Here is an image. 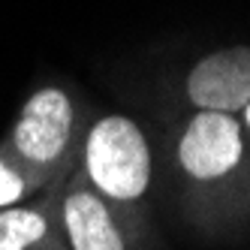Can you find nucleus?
Segmentation results:
<instances>
[{
    "instance_id": "2",
    "label": "nucleus",
    "mask_w": 250,
    "mask_h": 250,
    "mask_svg": "<svg viewBox=\"0 0 250 250\" xmlns=\"http://www.w3.org/2000/svg\"><path fill=\"white\" fill-rule=\"evenodd\" d=\"M73 133V103L61 87H42L21 109L12 127V148L30 166H48L63 154Z\"/></svg>"
},
{
    "instance_id": "1",
    "label": "nucleus",
    "mask_w": 250,
    "mask_h": 250,
    "mask_svg": "<svg viewBox=\"0 0 250 250\" xmlns=\"http://www.w3.org/2000/svg\"><path fill=\"white\" fill-rule=\"evenodd\" d=\"M91 181L112 199H136L151 181V154L142 130L130 118L109 115L94 124L84 148Z\"/></svg>"
},
{
    "instance_id": "7",
    "label": "nucleus",
    "mask_w": 250,
    "mask_h": 250,
    "mask_svg": "<svg viewBox=\"0 0 250 250\" xmlns=\"http://www.w3.org/2000/svg\"><path fill=\"white\" fill-rule=\"evenodd\" d=\"M24 190H27V178L15 169L9 160L0 157V211L12 202H19L24 196Z\"/></svg>"
},
{
    "instance_id": "3",
    "label": "nucleus",
    "mask_w": 250,
    "mask_h": 250,
    "mask_svg": "<svg viewBox=\"0 0 250 250\" xmlns=\"http://www.w3.org/2000/svg\"><path fill=\"white\" fill-rule=\"evenodd\" d=\"M241 127L235 118L223 112H199L181 136L178 160L193 178L211 181L235 169L241 163Z\"/></svg>"
},
{
    "instance_id": "6",
    "label": "nucleus",
    "mask_w": 250,
    "mask_h": 250,
    "mask_svg": "<svg viewBox=\"0 0 250 250\" xmlns=\"http://www.w3.org/2000/svg\"><path fill=\"white\" fill-rule=\"evenodd\" d=\"M45 217L30 208L0 211V250H27L45 235Z\"/></svg>"
},
{
    "instance_id": "4",
    "label": "nucleus",
    "mask_w": 250,
    "mask_h": 250,
    "mask_svg": "<svg viewBox=\"0 0 250 250\" xmlns=\"http://www.w3.org/2000/svg\"><path fill=\"white\" fill-rule=\"evenodd\" d=\"M187 94L202 112H241L250 103V48L235 45L202 58L187 79Z\"/></svg>"
},
{
    "instance_id": "5",
    "label": "nucleus",
    "mask_w": 250,
    "mask_h": 250,
    "mask_svg": "<svg viewBox=\"0 0 250 250\" xmlns=\"http://www.w3.org/2000/svg\"><path fill=\"white\" fill-rule=\"evenodd\" d=\"M63 223L69 241H73V250H124V241L105 205L87 190H76L66 196Z\"/></svg>"
},
{
    "instance_id": "8",
    "label": "nucleus",
    "mask_w": 250,
    "mask_h": 250,
    "mask_svg": "<svg viewBox=\"0 0 250 250\" xmlns=\"http://www.w3.org/2000/svg\"><path fill=\"white\" fill-rule=\"evenodd\" d=\"M244 121H247V127H250V103L244 105Z\"/></svg>"
}]
</instances>
